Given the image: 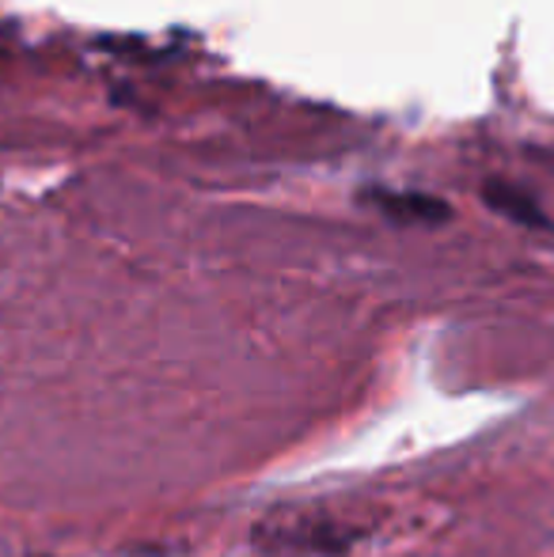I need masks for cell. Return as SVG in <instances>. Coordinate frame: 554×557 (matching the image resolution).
<instances>
[{
	"label": "cell",
	"instance_id": "obj_1",
	"mask_svg": "<svg viewBox=\"0 0 554 557\" xmlns=\"http://www.w3.org/2000/svg\"><path fill=\"white\" fill-rule=\"evenodd\" d=\"M255 539H259V546L270 557H338L349 543L342 523L327 520V516H316V512L270 516V520L255 531Z\"/></svg>",
	"mask_w": 554,
	"mask_h": 557
},
{
	"label": "cell",
	"instance_id": "obj_2",
	"mask_svg": "<svg viewBox=\"0 0 554 557\" xmlns=\"http://www.w3.org/2000/svg\"><path fill=\"white\" fill-rule=\"evenodd\" d=\"M365 201H372L377 209H384L392 221L399 224H444L452 216V209L433 194H415V190H369Z\"/></svg>",
	"mask_w": 554,
	"mask_h": 557
},
{
	"label": "cell",
	"instance_id": "obj_3",
	"mask_svg": "<svg viewBox=\"0 0 554 557\" xmlns=\"http://www.w3.org/2000/svg\"><path fill=\"white\" fill-rule=\"evenodd\" d=\"M482 198H487V206H494L497 213H505L509 221L517 224H528V227H547V221H543L540 206H535L532 198H528L520 186H509V183H487V190H482Z\"/></svg>",
	"mask_w": 554,
	"mask_h": 557
}]
</instances>
